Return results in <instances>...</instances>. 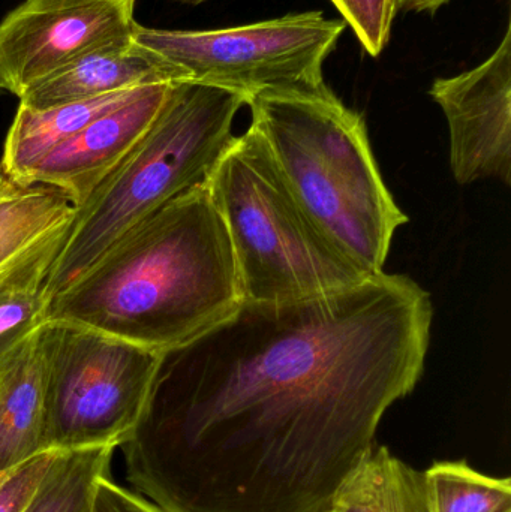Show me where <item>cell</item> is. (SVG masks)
Masks as SVG:
<instances>
[{
  "label": "cell",
  "instance_id": "1",
  "mask_svg": "<svg viewBox=\"0 0 511 512\" xmlns=\"http://www.w3.org/2000/svg\"><path fill=\"white\" fill-rule=\"evenodd\" d=\"M431 295L405 274L293 303H243L165 358L119 445L126 480L162 512H327L413 393Z\"/></svg>",
  "mask_w": 511,
  "mask_h": 512
},
{
  "label": "cell",
  "instance_id": "2",
  "mask_svg": "<svg viewBox=\"0 0 511 512\" xmlns=\"http://www.w3.org/2000/svg\"><path fill=\"white\" fill-rule=\"evenodd\" d=\"M243 304L236 259L207 182L135 225L47 304L66 321L170 355Z\"/></svg>",
  "mask_w": 511,
  "mask_h": 512
},
{
  "label": "cell",
  "instance_id": "3",
  "mask_svg": "<svg viewBox=\"0 0 511 512\" xmlns=\"http://www.w3.org/2000/svg\"><path fill=\"white\" fill-rule=\"evenodd\" d=\"M252 123L315 227L368 276L408 216L381 176L365 120L326 84L251 96Z\"/></svg>",
  "mask_w": 511,
  "mask_h": 512
},
{
  "label": "cell",
  "instance_id": "4",
  "mask_svg": "<svg viewBox=\"0 0 511 512\" xmlns=\"http://www.w3.org/2000/svg\"><path fill=\"white\" fill-rule=\"evenodd\" d=\"M243 105L248 98L233 90L173 83L140 141L75 209L45 279L47 304L135 225L209 180L236 138L233 123Z\"/></svg>",
  "mask_w": 511,
  "mask_h": 512
},
{
  "label": "cell",
  "instance_id": "5",
  "mask_svg": "<svg viewBox=\"0 0 511 512\" xmlns=\"http://www.w3.org/2000/svg\"><path fill=\"white\" fill-rule=\"evenodd\" d=\"M207 186L227 227L243 303L309 300L371 277L303 212L254 126L234 138Z\"/></svg>",
  "mask_w": 511,
  "mask_h": 512
},
{
  "label": "cell",
  "instance_id": "6",
  "mask_svg": "<svg viewBox=\"0 0 511 512\" xmlns=\"http://www.w3.org/2000/svg\"><path fill=\"white\" fill-rule=\"evenodd\" d=\"M47 451L119 447L155 393L167 355L66 321L38 330Z\"/></svg>",
  "mask_w": 511,
  "mask_h": 512
},
{
  "label": "cell",
  "instance_id": "7",
  "mask_svg": "<svg viewBox=\"0 0 511 512\" xmlns=\"http://www.w3.org/2000/svg\"><path fill=\"white\" fill-rule=\"evenodd\" d=\"M344 20L323 12L288 14L246 26L216 30L147 29L137 24L132 39L165 63L174 81H192L242 93L315 87Z\"/></svg>",
  "mask_w": 511,
  "mask_h": 512
},
{
  "label": "cell",
  "instance_id": "8",
  "mask_svg": "<svg viewBox=\"0 0 511 512\" xmlns=\"http://www.w3.org/2000/svg\"><path fill=\"white\" fill-rule=\"evenodd\" d=\"M135 0H24L0 23V89L20 98L78 57L134 33Z\"/></svg>",
  "mask_w": 511,
  "mask_h": 512
},
{
  "label": "cell",
  "instance_id": "9",
  "mask_svg": "<svg viewBox=\"0 0 511 512\" xmlns=\"http://www.w3.org/2000/svg\"><path fill=\"white\" fill-rule=\"evenodd\" d=\"M429 95L446 116L450 167L459 185L511 183V24L482 65L438 78Z\"/></svg>",
  "mask_w": 511,
  "mask_h": 512
},
{
  "label": "cell",
  "instance_id": "10",
  "mask_svg": "<svg viewBox=\"0 0 511 512\" xmlns=\"http://www.w3.org/2000/svg\"><path fill=\"white\" fill-rule=\"evenodd\" d=\"M171 86L173 83L143 87L131 101L102 114L48 153L23 183L59 189L75 209L83 206L150 128Z\"/></svg>",
  "mask_w": 511,
  "mask_h": 512
},
{
  "label": "cell",
  "instance_id": "11",
  "mask_svg": "<svg viewBox=\"0 0 511 512\" xmlns=\"http://www.w3.org/2000/svg\"><path fill=\"white\" fill-rule=\"evenodd\" d=\"M161 83H176L170 69L129 36L78 57L30 86L18 99L21 107L47 110Z\"/></svg>",
  "mask_w": 511,
  "mask_h": 512
},
{
  "label": "cell",
  "instance_id": "12",
  "mask_svg": "<svg viewBox=\"0 0 511 512\" xmlns=\"http://www.w3.org/2000/svg\"><path fill=\"white\" fill-rule=\"evenodd\" d=\"M75 207L59 189L26 185L0 167V286L48 252L62 249Z\"/></svg>",
  "mask_w": 511,
  "mask_h": 512
},
{
  "label": "cell",
  "instance_id": "13",
  "mask_svg": "<svg viewBox=\"0 0 511 512\" xmlns=\"http://www.w3.org/2000/svg\"><path fill=\"white\" fill-rule=\"evenodd\" d=\"M48 453L38 333L0 369V475Z\"/></svg>",
  "mask_w": 511,
  "mask_h": 512
},
{
  "label": "cell",
  "instance_id": "14",
  "mask_svg": "<svg viewBox=\"0 0 511 512\" xmlns=\"http://www.w3.org/2000/svg\"><path fill=\"white\" fill-rule=\"evenodd\" d=\"M146 87V86H144ZM143 89L110 93L89 101L72 102L47 110L18 107L6 137L0 167L23 183L26 174L60 144L74 137L102 114L131 101Z\"/></svg>",
  "mask_w": 511,
  "mask_h": 512
},
{
  "label": "cell",
  "instance_id": "15",
  "mask_svg": "<svg viewBox=\"0 0 511 512\" xmlns=\"http://www.w3.org/2000/svg\"><path fill=\"white\" fill-rule=\"evenodd\" d=\"M330 512H429L423 472L374 445L333 498Z\"/></svg>",
  "mask_w": 511,
  "mask_h": 512
},
{
  "label": "cell",
  "instance_id": "16",
  "mask_svg": "<svg viewBox=\"0 0 511 512\" xmlns=\"http://www.w3.org/2000/svg\"><path fill=\"white\" fill-rule=\"evenodd\" d=\"M114 450L59 451L20 512H93L99 481L111 475Z\"/></svg>",
  "mask_w": 511,
  "mask_h": 512
},
{
  "label": "cell",
  "instance_id": "17",
  "mask_svg": "<svg viewBox=\"0 0 511 512\" xmlns=\"http://www.w3.org/2000/svg\"><path fill=\"white\" fill-rule=\"evenodd\" d=\"M59 251L42 255L0 286V369L47 322L45 279Z\"/></svg>",
  "mask_w": 511,
  "mask_h": 512
},
{
  "label": "cell",
  "instance_id": "18",
  "mask_svg": "<svg viewBox=\"0 0 511 512\" xmlns=\"http://www.w3.org/2000/svg\"><path fill=\"white\" fill-rule=\"evenodd\" d=\"M429 512H511L510 478L480 474L465 460L423 472Z\"/></svg>",
  "mask_w": 511,
  "mask_h": 512
},
{
  "label": "cell",
  "instance_id": "19",
  "mask_svg": "<svg viewBox=\"0 0 511 512\" xmlns=\"http://www.w3.org/2000/svg\"><path fill=\"white\" fill-rule=\"evenodd\" d=\"M371 56L383 53L395 20V0H330Z\"/></svg>",
  "mask_w": 511,
  "mask_h": 512
},
{
  "label": "cell",
  "instance_id": "20",
  "mask_svg": "<svg viewBox=\"0 0 511 512\" xmlns=\"http://www.w3.org/2000/svg\"><path fill=\"white\" fill-rule=\"evenodd\" d=\"M59 451L39 454L35 459L0 475V512H20L35 492Z\"/></svg>",
  "mask_w": 511,
  "mask_h": 512
},
{
  "label": "cell",
  "instance_id": "21",
  "mask_svg": "<svg viewBox=\"0 0 511 512\" xmlns=\"http://www.w3.org/2000/svg\"><path fill=\"white\" fill-rule=\"evenodd\" d=\"M93 512H162L152 502L134 490L125 489L111 481V477L99 481Z\"/></svg>",
  "mask_w": 511,
  "mask_h": 512
},
{
  "label": "cell",
  "instance_id": "22",
  "mask_svg": "<svg viewBox=\"0 0 511 512\" xmlns=\"http://www.w3.org/2000/svg\"><path fill=\"white\" fill-rule=\"evenodd\" d=\"M450 0H395L396 12H431L435 14Z\"/></svg>",
  "mask_w": 511,
  "mask_h": 512
},
{
  "label": "cell",
  "instance_id": "23",
  "mask_svg": "<svg viewBox=\"0 0 511 512\" xmlns=\"http://www.w3.org/2000/svg\"><path fill=\"white\" fill-rule=\"evenodd\" d=\"M177 2L188 3V5H200V3L206 2V0H177Z\"/></svg>",
  "mask_w": 511,
  "mask_h": 512
},
{
  "label": "cell",
  "instance_id": "24",
  "mask_svg": "<svg viewBox=\"0 0 511 512\" xmlns=\"http://www.w3.org/2000/svg\"><path fill=\"white\" fill-rule=\"evenodd\" d=\"M2 93H3V90H2V89H0V95H2Z\"/></svg>",
  "mask_w": 511,
  "mask_h": 512
},
{
  "label": "cell",
  "instance_id": "25",
  "mask_svg": "<svg viewBox=\"0 0 511 512\" xmlns=\"http://www.w3.org/2000/svg\"><path fill=\"white\" fill-rule=\"evenodd\" d=\"M327 512H330V511H327Z\"/></svg>",
  "mask_w": 511,
  "mask_h": 512
}]
</instances>
